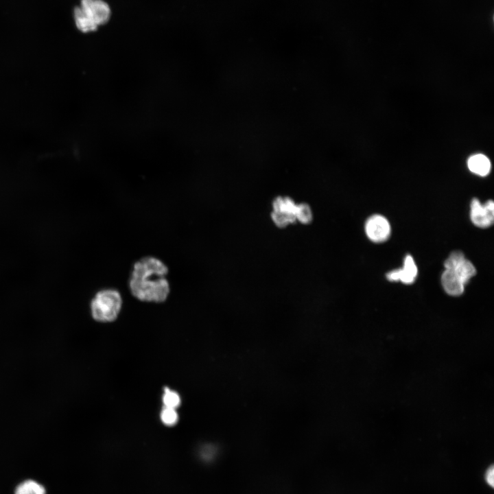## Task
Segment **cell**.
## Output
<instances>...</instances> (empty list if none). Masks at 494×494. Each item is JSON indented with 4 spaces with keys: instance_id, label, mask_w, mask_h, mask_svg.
Listing matches in <instances>:
<instances>
[{
    "instance_id": "6da1fadb",
    "label": "cell",
    "mask_w": 494,
    "mask_h": 494,
    "mask_svg": "<svg viewBox=\"0 0 494 494\" xmlns=\"http://www.w3.org/2000/svg\"><path fill=\"white\" fill-rule=\"evenodd\" d=\"M167 266L159 259L145 257L136 261L128 280L131 294L145 302L165 301L170 292Z\"/></svg>"
},
{
    "instance_id": "7a4b0ae2",
    "label": "cell",
    "mask_w": 494,
    "mask_h": 494,
    "mask_svg": "<svg viewBox=\"0 0 494 494\" xmlns=\"http://www.w3.org/2000/svg\"><path fill=\"white\" fill-rule=\"evenodd\" d=\"M110 16V7L104 0H81L73 10L75 26L83 33L95 32L106 24Z\"/></svg>"
},
{
    "instance_id": "3957f363",
    "label": "cell",
    "mask_w": 494,
    "mask_h": 494,
    "mask_svg": "<svg viewBox=\"0 0 494 494\" xmlns=\"http://www.w3.org/2000/svg\"><path fill=\"white\" fill-rule=\"evenodd\" d=\"M122 305L119 292L113 288H106L96 293L91 303L93 318L99 322H108L115 320Z\"/></svg>"
},
{
    "instance_id": "277c9868",
    "label": "cell",
    "mask_w": 494,
    "mask_h": 494,
    "mask_svg": "<svg viewBox=\"0 0 494 494\" xmlns=\"http://www.w3.org/2000/svg\"><path fill=\"white\" fill-rule=\"evenodd\" d=\"M445 269L454 271L466 284L476 273L473 264L460 251L452 252L445 261Z\"/></svg>"
},
{
    "instance_id": "5b68a950",
    "label": "cell",
    "mask_w": 494,
    "mask_h": 494,
    "mask_svg": "<svg viewBox=\"0 0 494 494\" xmlns=\"http://www.w3.org/2000/svg\"><path fill=\"white\" fill-rule=\"evenodd\" d=\"M390 231L389 222L381 215H373L365 223L366 234L373 242L379 243L386 241L390 237Z\"/></svg>"
},
{
    "instance_id": "8992f818",
    "label": "cell",
    "mask_w": 494,
    "mask_h": 494,
    "mask_svg": "<svg viewBox=\"0 0 494 494\" xmlns=\"http://www.w3.org/2000/svg\"><path fill=\"white\" fill-rule=\"evenodd\" d=\"M470 217L474 225L480 228L490 226L494 221V203L490 200L482 204L473 198L470 205Z\"/></svg>"
},
{
    "instance_id": "52a82bcc",
    "label": "cell",
    "mask_w": 494,
    "mask_h": 494,
    "mask_svg": "<svg viewBox=\"0 0 494 494\" xmlns=\"http://www.w3.org/2000/svg\"><path fill=\"white\" fill-rule=\"evenodd\" d=\"M417 273L414 259L408 255L404 259L403 268L389 272L386 274V278L390 281H400L405 284H411L415 281Z\"/></svg>"
},
{
    "instance_id": "ba28073f",
    "label": "cell",
    "mask_w": 494,
    "mask_h": 494,
    "mask_svg": "<svg viewBox=\"0 0 494 494\" xmlns=\"http://www.w3.org/2000/svg\"><path fill=\"white\" fill-rule=\"evenodd\" d=\"M441 283L445 291L451 296L461 295L464 290V283L452 270L445 269L441 275Z\"/></svg>"
},
{
    "instance_id": "9c48e42d",
    "label": "cell",
    "mask_w": 494,
    "mask_h": 494,
    "mask_svg": "<svg viewBox=\"0 0 494 494\" xmlns=\"http://www.w3.org/2000/svg\"><path fill=\"white\" fill-rule=\"evenodd\" d=\"M468 167L473 173L484 176L491 169V162L484 155L477 154L471 156L467 161Z\"/></svg>"
},
{
    "instance_id": "30bf717a",
    "label": "cell",
    "mask_w": 494,
    "mask_h": 494,
    "mask_svg": "<svg viewBox=\"0 0 494 494\" xmlns=\"http://www.w3.org/2000/svg\"><path fill=\"white\" fill-rule=\"evenodd\" d=\"M14 494H46V490L38 482L27 480L16 486Z\"/></svg>"
},
{
    "instance_id": "8fae6325",
    "label": "cell",
    "mask_w": 494,
    "mask_h": 494,
    "mask_svg": "<svg viewBox=\"0 0 494 494\" xmlns=\"http://www.w3.org/2000/svg\"><path fill=\"white\" fill-rule=\"evenodd\" d=\"M296 204L290 198H277L273 202V211H281L289 214L294 215L296 209ZM296 217V215H295Z\"/></svg>"
},
{
    "instance_id": "7c38bea8",
    "label": "cell",
    "mask_w": 494,
    "mask_h": 494,
    "mask_svg": "<svg viewBox=\"0 0 494 494\" xmlns=\"http://www.w3.org/2000/svg\"><path fill=\"white\" fill-rule=\"evenodd\" d=\"M271 217L274 224L279 227H285L288 224L292 223L296 220L294 215L275 211H273L272 213Z\"/></svg>"
},
{
    "instance_id": "4fadbf2b",
    "label": "cell",
    "mask_w": 494,
    "mask_h": 494,
    "mask_svg": "<svg viewBox=\"0 0 494 494\" xmlns=\"http://www.w3.org/2000/svg\"><path fill=\"white\" fill-rule=\"evenodd\" d=\"M296 219L303 224H308L312 220V212L309 206L303 203L296 205Z\"/></svg>"
},
{
    "instance_id": "5bb4252c",
    "label": "cell",
    "mask_w": 494,
    "mask_h": 494,
    "mask_svg": "<svg viewBox=\"0 0 494 494\" xmlns=\"http://www.w3.org/2000/svg\"><path fill=\"white\" fill-rule=\"evenodd\" d=\"M163 402L164 407L176 409L180 404V398L177 392L165 388L163 396Z\"/></svg>"
},
{
    "instance_id": "9a60e30c",
    "label": "cell",
    "mask_w": 494,
    "mask_h": 494,
    "mask_svg": "<svg viewBox=\"0 0 494 494\" xmlns=\"http://www.w3.org/2000/svg\"><path fill=\"white\" fill-rule=\"evenodd\" d=\"M162 422L167 425H174L178 419V414L174 408L164 407L161 413Z\"/></svg>"
},
{
    "instance_id": "2e32d148",
    "label": "cell",
    "mask_w": 494,
    "mask_h": 494,
    "mask_svg": "<svg viewBox=\"0 0 494 494\" xmlns=\"http://www.w3.org/2000/svg\"><path fill=\"white\" fill-rule=\"evenodd\" d=\"M485 478L487 482V483L491 485L492 487H493L494 484V467L493 465H491L489 469H487L485 475Z\"/></svg>"
}]
</instances>
